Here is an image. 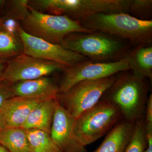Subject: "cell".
<instances>
[{"label": "cell", "mask_w": 152, "mask_h": 152, "mask_svg": "<svg viewBox=\"0 0 152 152\" xmlns=\"http://www.w3.org/2000/svg\"><path fill=\"white\" fill-rule=\"evenodd\" d=\"M147 146L145 152H152V131L146 132Z\"/></svg>", "instance_id": "484cf974"}, {"label": "cell", "mask_w": 152, "mask_h": 152, "mask_svg": "<svg viewBox=\"0 0 152 152\" xmlns=\"http://www.w3.org/2000/svg\"><path fill=\"white\" fill-rule=\"evenodd\" d=\"M116 75L79 82L66 92L58 94L57 99L76 119L99 102L113 84Z\"/></svg>", "instance_id": "52a82bcc"}, {"label": "cell", "mask_w": 152, "mask_h": 152, "mask_svg": "<svg viewBox=\"0 0 152 152\" xmlns=\"http://www.w3.org/2000/svg\"><path fill=\"white\" fill-rule=\"evenodd\" d=\"M147 144L144 117L135 122L130 140L124 152H145Z\"/></svg>", "instance_id": "ffe728a7"}, {"label": "cell", "mask_w": 152, "mask_h": 152, "mask_svg": "<svg viewBox=\"0 0 152 152\" xmlns=\"http://www.w3.org/2000/svg\"><path fill=\"white\" fill-rule=\"evenodd\" d=\"M130 70L129 63L125 58L110 62H97L89 59L82 61L63 70L58 86L59 94L66 92L79 82L103 78Z\"/></svg>", "instance_id": "ba28073f"}, {"label": "cell", "mask_w": 152, "mask_h": 152, "mask_svg": "<svg viewBox=\"0 0 152 152\" xmlns=\"http://www.w3.org/2000/svg\"><path fill=\"white\" fill-rule=\"evenodd\" d=\"M42 101L17 96L7 101L0 110L7 128L21 127L33 109Z\"/></svg>", "instance_id": "4fadbf2b"}, {"label": "cell", "mask_w": 152, "mask_h": 152, "mask_svg": "<svg viewBox=\"0 0 152 152\" xmlns=\"http://www.w3.org/2000/svg\"><path fill=\"white\" fill-rule=\"evenodd\" d=\"M4 28V20L2 18H0V28Z\"/></svg>", "instance_id": "f546056e"}, {"label": "cell", "mask_w": 152, "mask_h": 152, "mask_svg": "<svg viewBox=\"0 0 152 152\" xmlns=\"http://www.w3.org/2000/svg\"><path fill=\"white\" fill-rule=\"evenodd\" d=\"M18 34L23 47V53L34 58L58 63L66 67L88 59L69 50L61 45L51 43L26 32L19 25Z\"/></svg>", "instance_id": "30bf717a"}, {"label": "cell", "mask_w": 152, "mask_h": 152, "mask_svg": "<svg viewBox=\"0 0 152 152\" xmlns=\"http://www.w3.org/2000/svg\"><path fill=\"white\" fill-rule=\"evenodd\" d=\"M66 67L58 63L37 58L23 53L7 60L3 81L11 85L21 81L45 77L63 71Z\"/></svg>", "instance_id": "9c48e42d"}, {"label": "cell", "mask_w": 152, "mask_h": 152, "mask_svg": "<svg viewBox=\"0 0 152 152\" xmlns=\"http://www.w3.org/2000/svg\"><path fill=\"white\" fill-rule=\"evenodd\" d=\"M26 131L32 152H62L48 133L37 129Z\"/></svg>", "instance_id": "d6986e66"}, {"label": "cell", "mask_w": 152, "mask_h": 152, "mask_svg": "<svg viewBox=\"0 0 152 152\" xmlns=\"http://www.w3.org/2000/svg\"><path fill=\"white\" fill-rule=\"evenodd\" d=\"M8 59L0 58V82L3 81L4 73Z\"/></svg>", "instance_id": "d4e9b609"}, {"label": "cell", "mask_w": 152, "mask_h": 152, "mask_svg": "<svg viewBox=\"0 0 152 152\" xmlns=\"http://www.w3.org/2000/svg\"><path fill=\"white\" fill-rule=\"evenodd\" d=\"M11 89L15 96L41 100L56 99L59 94L58 86L47 76L17 82Z\"/></svg>", "instance_id": "7c38bea8"}, {"label": "cell", "mask_w": 152, "mask_h": 152, "mask_svg": "<svg viewBox=\"0 0 152 152\" xmlns=\"http://www.w3.org/2000/svg\"><path fill=\"white\" fill-rule=\"evenodd\" d=\"M135 122L119 121L93 152H124L132 134Z\"/></svg>", "instance_id": "5bb4252c"}, {"label": "cell", "mask_w": 152, "mask_h": 152, "mask_svg": "<svg viewBox=\"0 0 152 152\" xmlns=\"http://www.w3.org/2000/svg\"><path fill=\"white\" fill-rule=\"evenodd\" d=\"M14 96L11 85L5 81L0 82V110L7 101Z\"/></svg>", "instance_id": "603a6c76"}, {"label": "cell", "mask_w": 152, "mask_h": 152, "mask_svg": "<svg viewBox=\"0 0 152 152\" xmlns=\"http://www.w3.org/2000/svg\"><path fill=\"white\" fill-rule=\"evenodd\" d=\"M75 121V119L56 99L50 136L62 152H87L86 147L81 145L76 138Z\"/></svg>", "instance_id": "8fae6325"}, {"label": "cell", "mask_w": 152, "mask_h": 152, "mask_svg": "<svg viewBox=\"0 0 152 152\" xmlns=\"http://www.w3.org/2000/svg\"><path fill=\"white\" fill-rule=\"evenodd\" d=\"M29 0L8 1L4 15L1 18L23 22L30 13Z\"/></svg>", "instance_id": "44dd1931"}, {"label": "cell", "mask_w": 152, "mask_h": 152, "mask_svg": "<svg viewBox=\"0 0 152 152\" xmlns=\"http://www.w3.org/2000/svg\"><path fill=\"white\" fill-rule=\"evenodd\" d=\"M131 0H43V10L80 21L96 14L128 13Z\"/></svg>", "instance_id": "8992f818"}, {"label": "cell", "mask_w": 152, "mask_h": 152, "mask_svg": "<svg viewBox=\"0 0 152 152\" xmlns=\"http://www.w3.org/2000/svg\"><path fill=\"white\" fill-rule=\"evenodd\" d=\"M0 152H9L0 143Z\"/></svg>", "instance_id": "f1b7e54d"}, {"label": "cell", "mask_w": 152, "mask_h": 152, "mask_svg": "<svg viewBox=\"0 0 152 152\" xmlns=\"http://www.w3.org/2000/svg\"><path fill=\"white\" fill-rule=\"evenodd\" d=\"M152 0H131L128 14L142 20H150L152 15Z\"/></svg>", "instance_id": "7402d4cb"}, {"label": "cell", "mask_w": 152, "mask_h": 152, "mask_svg": "<svg viewBox=\"0 0 152 152\" xmlns=\"http://www.w3.org/2000/svg\"><path fill=\"white\" fill-rule=\"evenodd\" d=\"M23 53V47L17 34L0 28V58L10 59Z\"/></svg>", "instance_id": "ac0fdd59"}, {"label": "cell", "mask_w": 152, "mask_h": 152, "mask_svg": "<svg viewBox=\"0 0 152 152\" xmlns=\"http://www.w3.org/2000/svg\"><path fill=\"white\" fill-rule=\"evenodd\" d=\"M7 1L0 0V18H1L4 15Z\"/></svg>", "instance_id": "4316f807"}, {"label": "cell", "mask_w": 152, "mask_h": 152, "mask_svg": "<svg viewBox=\"0 0 152 152\" xmlns=\"http://www.w3.org/2000/svg\"><path fill=\"white\" fill-rule=\"evenodd\" d=\"M118 74L113 84L101 99L115 105L124 120L135 122L145 117L148 97L147 78L131 70Z\"/></svg>", "instance_id": "6da1fadb"}, {"label": "cell", "mask_w": 152, "mask_h": 152, "mask_svg": "<svg viewBox=\"0 0 152 152\" xmlns=\"http://www.w3.org/2000/svg\"><path fill=\"white\" fill-rule=\"evenodd\" d=\"M0 143L9 152H32L26 130L6 128L0 132Z\"/></svg>", "instance_id": "e0dca14e"}, {"label": "cell", "mask_w": 152, "mask_h": 152, "mask_svg": "<svg viewBox=\"0 0 152 152\" xmlns=\"http://www.w3.org/2000/svg\"><path fill=\"white\" fill-rule=\"evenodd\" d=\"M60 45L97 62L121 59L132 45L127 41L97 31L69 34Z\"/></svg>", "instance_id": "3957f363"}, {"label": "cell", "mask_w": 152, "mask_h": 152, "mask_svg": "<svg viewBox=\"0 0 152 152\" xmlns=\"http://www.w3.org/2000/svg\"><path fill=\"white\" fill-rule=\"evenodd\" d=\"M87 29L127 41L132 45H151L152 20H142L125 13L96 14L79 21Z\"/></svg>", "instance_id": "7a4b0ae2"}, {"label": "cell", "mask_w": 152, "mask_h": 152, "mask_svg": "<svg viewBox=\"0 0 152 152\" xmlns=\"http://www.w3.org/2000/svg\"><path fill=\"white\" fill-rule=\"evenodd\" d=\"M124 58L127 60L131 70L152 81V45L137 46L130 49Z\"/></svg>", "instance_id": "2e32d148"}, {"label": "cell", "mask_w": 152, "mask_h": 152, "mask_svg": "<svg viewBox=\"0 0 152 152\" xmlns=\"http://www.w3.org/2000/svg\"><path fill=\"white\" fill-rule=\"evenodd\" d=\"M6 128L7 127H6L5 123L3 118L2 114L0 112V132Z\"/></svg>", "instance_id": "83f0119b"}, {"label": "cell", "mask_w": 152, "mask_h": 152, "mask_svg": "<svg viewBox=\"0 0 152 152\" xmlns=\"http://www.w3.org/2000/svg\"><path fill=\"white\" fill-rule=\"evenodd\" d=\"M122 117L121 111L115 105L101 99L76 119L74 127L76 138L86 147L109 132Z\"/></svg>", "instance_id": "277c9868"}, {"label": "cell", "mask_w": 152, "mask_h": 152, "mask_svg": "<svg viewBox=\"0 0 152 152\" xmlns=\"http://www.w3.org/2000/svg\"><path fill=\"white\" fill-rule=\"evenodd\" d=\"M145 129H152V94L149 95L146 105L145 114Z\"/></svg>", "instance_id": "cb8c5ba5"}, {"label": "cell", "mask_w": 152, "mask_h": 152, "mask_svg": "<svg viewBox=\"0 0 152 152\" xmlns=\"http://www.w3.org/2000/svg\"><path fill=\"white\" fill-rule=\"evenodd\" d=\"M29 10L26 18L21 22L22 28L29 34L51 43L60 45L72 33L94 31L85 28L80 22L67 16L45 13L30 7Z\"/></svg>", "instance_id": "5b68a950"}, {"label": "cell", "mask_w": 152, "mask_h": 152, "mask_svg": "<svg viewBox=\"0 0 152 152\" xmlns=\"http://www.w3.org/2000/svg\"><path fill=\"white\" fill-rule=\"evenodd\" d=\"M56 99L41 101L33 109L26 122L21 128L26 130L37 129L50 134Z\"/></svg>", "instance_id": "9a60e30c"}]
</instances>
